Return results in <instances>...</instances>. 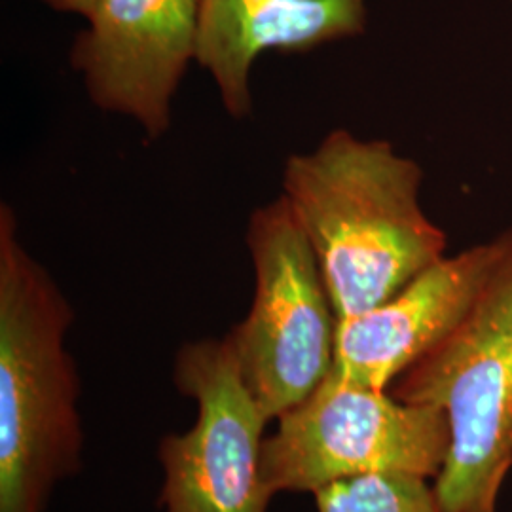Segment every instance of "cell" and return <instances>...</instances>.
<instances>
[{"mask_svg":"<svg viewBox=\"0 0 512 512\" xmlns=\"http://www.w3.org/2000/svg\"><path fill=\"white\" fill-rule=\"evenodd\" d=\"M247 247L255 298L226 338L260 408L275 420L329 376L338 317L310 239L283 196L253 211Z\"/></svg>","mask_w":512,"mask_h":512,"instance_id":"obj_4","label":"cell"},{"mask_svg":"<svg viewBox=\"0 0 512 512\" xmlns=\"http://www.w3.org/2000/svg\"><path fill=\"white\" fill-rule=\"evenodd\" d=\"M173 380L198 403V420L160 444L165 512H268L262 476L264 414L230 340L184 344Z\"/></svg>","mask_w":512,"mask_h":512,"instance_id":"obj_6","label":"cell"},{"mask_svg":"<svg viewBox=\"0 0 512 512\" xmlns=\"http://www.w3.org/2000/svg\"><path fill=\"white\" fill-rule=\"evenodd\" d=\"M42 2L48 4L54 10L76 14V16H82V18H88L92 14L95 4H97V0H42Z\"/></svg>","mask_w":512,"mask_h":512,"instance_id":"obj_11","label":"cell"},{"mask_svg":"<svg viewBox=\"0 0 512 512\" xmlns=\"http://www.w3.org/2000/svg\"><path fill=\"white\" fill-rule=\"evenodd\" d=\"M366 0H200L196 61L232 118L253 112L251 73L266 52L306 54L365 31Z\"/></svg>","mask_w":512,"mask_h":512,"instance_id":"obj_9","label":"cell"},{"mask_svg":"<svg viewBox=\"0 0 512 512\" xmlns=\"http://www.w3.org/2000/svg\"><path fill=\"white\" fill-rule=\"evenodd\" d=\"M73 310L0 205V512H46L82 463L78 376L65 338Z\"/></svg>","mask_w":512,"mask_h":512,"instance_id":"obj_2","label":"cell"},{"mask_svg":"<svg viewBox=\"0 0 512 512\" xmlns=\"http://www.w3.org/2000/svg\"><path fill=\"white\" fill-rule=\"evenodd\" d=\"M200 0H97L71 65L99 109L133 118L150 139L171 124V101L196 59Z\"/></svg>","mask_w":512,"mask_h":512,"instance_id":"obj_7","label":"cell"},{"mask_svg":"<svg viewBox=\"0 0 512 512\" xmlns=\"http://www.w3.org/2000/svg\"><path fill=\"white\" fill-rule=\"evenodd\" d=\"M427 480L408 473L351 476L313 495L319 512H446Z\"/></svg>","mask_w":512,"mask_h":512,"instance_id":"obj_10","label":"cell"},{"mask_svg":"<svg viewBox=\"0 0 512 512\" xmlns=\"http://www.w3.org/2000/svg\"><path fill=\"white\" fill-rule=\"evenodd\" d=\"M456 330L391 385L404 403L444 412L450 450L435 490L446 512H497L512 469V228Z\"/></svg>","mask_w":512,"mask_h":512,"instance_id":"obj_3","label":"cell"},{"mask_svg":"<svg viewBox=\"0 0 512 512\" xmlns=\"http://www.w3.org/2000/svg\"><path fill=\"white\" fill-rule=\"evenodd\" d=\"M420 165L391 143L334 129L283 167V198L317 256L338 319L399 293L446 251L421 209Z\"/></svg>","mask_w":512,"mask_h":512,"instance_id":"obj_1","label":"cell"},{"mask_svg":"<svg viewBox=\"0 0 512 512\" xmlns=\"http://www.w3.org/2000/svg\"><path fill=\"white\" fill-rule=\"evenodd\" d=\"M277 420L262 448V476L272 495L315 494L332 482L374 473L437 478L450 450V425L439 408L404 403L387 389L330 374Z\"/></svg>","mask_w":512,"mask_h":512,"instance_id":"obj_5","label":"cell"},{"mask_svg":"<svg viewBox=\"0 0 512 512\" xmlns=\"http://www.w3.org/2000/svg\"><path fill=\"white\" fill-rule=\"evenodd\" d=\"M501 247L499 236L458 255H444L380 306L338 319L330 376L370 389H391L465 319Z\"/></svg>","mask_w":512,"mask_h":512,"instance_id":"obj_8","label":"cell"}]
</instances>
